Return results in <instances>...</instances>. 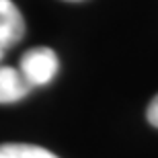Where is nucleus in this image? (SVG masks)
<instances>
[{"instance_id": "nucleus-1", "label": "nucleus", "mask_w": 158, "mask_h": 158, "mask_svg": "<svg viewBox=\"0 0 158 158\" xmlns=\"http://www.w3.org/2000/svg\"><path fill=\"white\" fill-rule=\"evenodd\" d=\"M58 56L49 47H31L21 56V76L25 82L33 86H43L47 82H52L53 76L58 74Z\"/></svg>"}, {"instance_id": "nucleus-2", "label": "nucleus", "mask_w": 158, "mask_h": 158, "mask_svg": "<svg viewBox=\"0 0 158 158\" xmlns=\"http://www.w3.org/2000/svg\"><path fill=\"white\" fill-rule=\"evenodd\" d=\"M25 19L12 0H0V60L8 47L23 39Z\"/></svg>"}, {"instance_id": "nucleus-3", "label": "nucleus", "mask_w": 158, "mask_h": 158, "mask_svg": "<svg viewBox=\"0 0 158 158\" xmlns=\"http://www.w3.org/2000/svg\"><path fill=\"white\" fill-rule=\"evenodd\" d=\"M31 86L12 66H0V105L17 103L29 94Z\"/></svg>"}, {"instance_id": "nucleus-4", "label": "nucleus", "mask_w": 158, "mask_h": 158, "mask_svg": "<svg viewBox=\"0 0 158 158\" xmlns=\"http://www.w3.org/2000/svg\"><path fill=\"white\" fill-rule=\"evenodd\" d=\"M0 158H58L53 152L31 144H2Z\"/></svg>"}, {"instance_id": "nucleus-5", "label": "nucleus", "mask_w": 158, "mask_h": 158, "mask_svg": "<svg viewBox=\"0 0 158 158\" xmlns=\"http://www.w3.org/2000/svg\"><path fill=\"white\" fill-rule=\"evenodd\" d=\"M146 117L148 121L152 123L154 127H158V94L150 101V105H148V111H146Z\"/></svg>"}, {"instance_id": "nucleus-6", "label": "nucleus", "mask_w": 158, "mask_h": 158, "mask_svg": "<svg viewBox=\"0 0 158 158\" xmlns=\"http://www.w3.org/2000/svg\"><path fill=\"white\" fill-rule=\"evenodd\" d=\"M68 2H80V0H68Z\"/></svg>"}]
</instances>
